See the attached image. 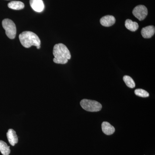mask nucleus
I'll return each instance as SVG.
<instances>
[{
    "mask_svg": "<svg viewBox=\"0 0 155 155\" xmlns=\"http://www.w3.org/2000/svg\"><path fill=\"white\" fill-rule=\"evenodd\" d=\"M123 81L128 87L130 88H134L135 87V84L134 81L130 76L125 75L123 77Z\"/></svg>",
    "mask_w": 155,
    "mask_h": 155,
    "instance_id": "obj_14",
    "label": "nucleus"
},
{
    "mask_svg": "<svg viewBox=\"0 0 155 155\" xmlns=\"http://www.w3.org/2000/svg\"><path fill=\"white\" fill-rule=\"evenodd\" d=\"M30 5L32 9L37 12H41L45 8L42 0H30Z\"/></svg>",
    "mask_w": 155,
    "mask_h": 155,
    "instance_id": "obj_6",
    "label": "nucleus"
},
{
    "mask_svg": "<svg viewBox=\"0 0 155 155\" xmlns=\"http://www.w3.org/2000/svg\"><path fill=\"white\" fill-rule=\"evenodd\" d=\"M155 27L153 25L146 26L142 29L141 34L143 37L145 38H150L154 35Z\"/></svg>",
    "mask_w": 155,
    "mask_h": 155,
    "instance_id": "obj_8",
    "label": "nucleus"
},
{
    "mask_svg": "<svg viewBox=\"0 0 155 155\" xmlns=\"http://www.w3.org/2000/svg\"><path fill=\"white\" fill-rule=\"evenodd\" d=\"M134 93L137 96L142 97H147L149 96V94L148 92L142 89H137L134 91Z\"/></svg>",
    "mask_w": 155,
    "mask_h": 155,
    "instance_id": "obj_15",
    "label": "nucleus"
},
{
    "mask_svg": "<svg viewBox=\"0 0 155 155\" xmlns=\"http://www.w3.org/2000/svg\"><path fill=\"white\" fill-rule=\"evenodd\" d=\"M2 24L3 28L5 30L7 36L11 39L15 38L17 33V29L14 22L11 19H6L3 20Z\"/></svg>",
    "mask_w": 155,
    "mask_h": 155,
    "instance_id": "obj_4",
    "label": "nucleus"
},
{
    "mask_svg": "<svg viewBox=\"0 0 155 155\" xmlns=\"http://www.w3.org/2000/svg\"><path fill=\"white\" fill-rule=\"evenodd\" d=\"M80 105L84 110L91 112L100 111L102 109V105L97 101L83 99L80 102Z\"/></svg>",
    "mask_w": 155,
    "mask_h": 155,
    "instance_id": "obj_3",
    "label": "nucleus"
},
{
    "mask_svg": "<svg viewBox=\"0 0 155 155\" xmlns=\"http://www.w3.org/2000/svg\"><path fill=\"white\" fill-rule=\"evenodd\" d=\"M7 138L9 143L14 146L18 142V137L16 131L13 129H9L7 133Z\"/></svg>",
    "mask_w": 155,
    "mask_h": 155,
    "instance_id": "obj_9",
    "label": "nucleus"
},
{
    "mask_svg": "<svg viewBox=\"0 0 155 155\" xmlns=\"http://www.w3.org/2000/svg\"><path fill=\"white\" fill-rule=\"evenodd\" d=\"M53 54L54 57L53 61L57 64H66L71 58L69 49L63 44L55 45L53 49Z\"/></svg>",
    "mask_w": 155,
    "mask_h": 155,
    "instance_id": "obj_1",
    "label": "nucleus"
},
{
    "mask_svg": "<svg viewBox=\"0 0 155 155\" xmlns=\"http://www.w3.org/2000/svg\"><path fill=\"white\" fill-rule=\"evenodd\" d=\"M8 7L13 10H20L24 8L25 5L23 3L19 1H12L8 4Z\"/></svg>",
    "mask_w": 155,
    "mask_h": 155,
    "instance_id": "obj_12",
    "label": "nucleus"
},
{
    "mask_svg": "<svg viewBox=\"0 0 155 155\" xmlns=\"http://www.w3.org/2000/svg\"><path fill=\"white\" fill-rule=\"evenodd\" d=\"M20 43L24 47L29 48L32 46H40L41 41L38 36L33 32L23 31L19 35Z\"/></svg>",
    "mask_w": 155,
    "mask_h": 155,
    "instance_id": "obj_2",
    "label": "nucleus"
},
{
    "mask_svg": "<svg viewBox=\"0 0 155 155\" xmlns=\"http://www.w3.org/2000/svg\"><path fill=\"white\" fill-rule=\"evenodd\" d=\"M125 26L128 30L131 31H135L138 29L139 25L136 22H133L130 19H127L125 20Z\"/></svg>",
    "mask_w": 155,
    "mask_h": 155,
    "instance_id": "obj_11",
    "label": "nucleus"
},
{
    "mask_svg": "<svg viewBox=\"0 0 155 155\" xmlns=\"http://www.w3.org/2000/svg\"><path fill=\"white\" fill-rule=\"evenodd\" d=\"M101 126L103 132L106 135H111L115 132V127L108 122H103Z\"/></svg>",
    "mask_w": 155,
    "mask_h": 155,
    "instance_id": "obj_10",
    "label": "nucleus"
},
{
    "mask_svg": "<svg viewBox=\"0 0 155 155\" xmlns=\"http://www.w3.org/2000/svg\"><path fill=\"white\" fill-rule=\"evenodd\" d=\"M37 48V49H40V48L41 46H39L36 47Z\"/></svg>",
    "mask_w": 155,
    "mask_h": 155,
    "instance_id": "obj_16",
    "label": "nucleus"
},
{
    "mask_svg": "<svg viewBox=\"0 0 155 155\" xmlns=\"http://www.w3.org/2000/svg\"><path fill=\"white\" fill-rule=\"evenodd\" d=\"M0 152L3 155H9L11 153L10 147L5 142L0 140Z\"/></svg>",
    "mask_w": 155,
    "mask_h": 155,
    "instance_id": "obj_13",
    "label": "nucleus"
},
{
    "mask_svg": "<svg viewBox=\"0 0 155 155\" xmlns=\"http://www.w3.org/2000/svg\"><path fill=\"white\" fill-rule=\"evenodd\" d=\"M116 22V19L112 15H107L102 17L100 19V23L105 27H110Z\"/></svg>",
    "mask_w": 155,
    "mask_h": 155,
    "instance_id": "obj_7",
    "label": "nucleus"
},
{
    "mask_svg": "<svg viewBox=\"0 0 155 155\" xmlns=\"http://www.w3.org/2000/svg\"><path fill=\"white\" fill-rule=\"evenodd\" d=\"M132 13L134 16L140 21L144 20L148 14L147 7L143 5H139L135 7L133 9Z\"/></svg>",
    "mask_w": 155,
    "mask_h": 155,
    "instance_id": "obj_5",
    "label": "nucleus"
}]
</instances>
